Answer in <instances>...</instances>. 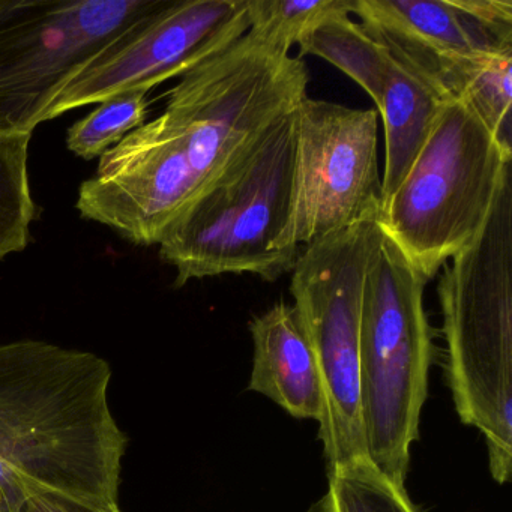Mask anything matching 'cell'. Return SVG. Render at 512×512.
I'll return each instance as SVG.
<instances>
[{
  "label": "cell",
  "mask_w": 512,
  "mask_h": 512,
  "mask_svg": "<svg viewBox=\"0 0 512 512\" xmlns=\"http://www.w3.org/2000/svg\"><path fill=\"white\" fill-rule=\"evenodd\" d=\"M308 512H421L406 487L398 485L368 457L328 470V487Z\"/></svg>",
  "instance_id": "cell-16"
},
{
  "label": "cell",
  "mask_w": 512,
  "mask_h": 512,
  "mask_svg": "<svg viewBox=\"0 0 512 512\" xmlns=\"http://www.w3.org/2000/svg\"><path fill=\"white\" fill-rule=\"evenodd\" d=\"M353 7L355 0H248V34L290 52L320 22Z\"/></svg>",
  "instance_id": "cell-18"
},
{
  "label": "cell",
  "mask_w": 512,
  "mask_h": 512,
  "mask_svg": "<svg viewBox=\"0 0 512 512\" xmlns=\"http://www.w3.org/2000/svg\"><path fill=\"white\" fill-rule=\"evenodd\" d=\"M0 512H7V509H5V503L4 499H2V496H0Z\"/></svg>",
  "instance_id": "cell-22"
},
{
  "label": "cell",
  "mask_w": 512,
  "mask_h": 512,
  "mask_svg": "<svg viewBox=\"0 0 512 512\" xmlns=\"http://www.w3.org/2000/svg\"><path fill=\"white\" fill-rule=\"evenodd\" d=\"M29 512H121L116 502L89 500L53 491H37L26 497Z\"/></svg>",
  "instance_id": "cell-20"
},
{
  "label": "cell",
  "mask_w": 512,
  "mask_h": 512,
  "mask_svg": "<svg viewBox=\"0 0 512 512\" xmlns=\"http://www.w3.org/2000/svg\"><path fill=\"white\" fill-rule=\"evenodd\" d=\"M299 56L325 59L358 83L374 104H379L391 70L392 56L350 14H337L320 22L298 44Z\"/></svg>",
  "instance_id": "cell-14"
},
{
  "label": "cell",
  "mask_w": 512,
  "mask_h": 512,
  "mask_svg": "<svg viewBox=\"0 0 512 512\" xmlns=\"http://www.w3.org/2000/svg\"><path fill=\"white\" fill-rule=\"evenodd\" d=\"M427 283L380 229L362 295V419L368 460L403 487L436 358L424 310Z\"/></svg>",
  "instance_id": "cell-5"
},
{
  "label": "cell",
  "mask_w": 512,
  "mask_h": 512,
  "mask_svg": "<svg viewBox=\"0 0 512 512\" xmlns=\"http://www.w3.org/2000/svg\"><path fill=\"white\" fill-rule=\"evenodd\" d=\"M304 62L253 35L181 77L164 112L101 155L76 208L136 245L170 226L307 97Z\"/></svg>",
  "instance_id": "cell-1"
},
{
  "label": "cell",
  "mask_w": 512,
  "mask_h": 512,
  "mask_svg": "<svg viewBox=\"0 0 512 512\" xmlns=\"http://www.w3.org/2000/svg\"><path fill=\"white\" fill-rule=\"evenodd\" d=\"M254 356L250 391L296 419L322 416V385L310 343L293 305L278 302L250 323Z\"/></svg>",
  "instance_id": "cell-12"
},
{
  "label": "cell",
  "mask_w": 512,
  "mask_h": 512,
  "mask_svg": "<svg viewBox=\"0 0 512 512\" xmlns=\"http://www.w3.org/2000/svg\"><path fill=\"white\" fill-rule=\"evenodd\" d=\"M352 14L392 58L412 68L445 97L446 77L461 59L512 47L494 40L455 0H355Z\"/></svg>",
  "instance_id": "cell-11"
},
{
  "label": "cell",
  "mask_w": 512,
  "mask_h": 512,
  "mask_svg": "<svg viewBox=\"0 0 512 512\" xmlns=\"http://www.w3.org/2000/svg\"><path fill=\"white\" fill-rule=\"evenodd\" d=\"M439 281L445 373L458 418L487 446L497 484L512 473V187L503 182L472 244Z\"/></svg>",
  "instance_id": "cell-3"
},
{
  "label": "cell",
  "mask_w": 512,
  "mask_h": 512,
  "mask_svg": "<svg viewBox=\"0 0 512 512\" xmlns=\"http://www.w3.org/2000/svg\"><path fill=\"white\" fill-rule=\"evenodd\" d=\"M511 146L475 110L446 98L412 169L380 206L377 223L425 280L472 244L503 182Z\"/></svg>",
  "instance_id": "cell-6"
},
{
  "label": "cell",
  "mask_w": 512,
  "mask_h": 512,
  "mask_svg": "<svg viewBox=\"0 0 512 512\" xmlns=\"http://www.w3.org/2000/svg\"><path fill=\"white\" fill-rule=\"evenodd\" d=\"M445 95L403 62L392 58L377 113L385 130L382 203L400 187L424 148Z\"/></svg>",
  "instance_id": "cell-13"
},
{
  "label": "cell",
  "mask_w": 512,
  "mask_h": 512,
  "mask_svg": "<svg viewBox=\"0 0 512 512\" xmlns=\"http://www.w3.org/2000/svg\"><path fill=\"white\" fill-rule=\"evenodd\" d=\"M295 110L278 119L209 187L160 241L175 286L224 274L277 281L295 260L281 251L296 181Z\"/></svg>",
  "instance_id": "cell-4"
},
{
  "label": "cell",
  "mask_w": 512,
  "mask_h": 512,
  "mask_svg": "<svg viewBox=\"0 0 512 512\" xmlns=\"http://www.w3.org/2000/svg\"><path fill=\"white\" fill-rule=\"evenodd\" d=\"M29 134H0V262L31 241L35 203L29 184Z\"/></svg>",
  "instance_id": "cell-17"
},
{
  "label": "cell",
  "mask_w": 512,
  "mask_h": 512,
  "mask_svg": "<svg viewBox=\"0 0 512 512\" xmlns=\"http://www.w3.org/2000/svg\"><path fill=\"white\" fill-rule=\"evenodd\" d=\"M296 181L292 220L281 251L302 247L365 218L382 203L379 113L305 97L295 109Z\"/></svg>",
  "instance_id": "cell-9"
},
{
  "label": "cell",
  "mask_w": 512,
  "mask_h": 512,
  "mask_svg": "<svg viewBox=\"0 0 512 512\" xmlns=\"http://www.w3.org/2000/svg\"><path fill=\"white\" fill-rule=\"evenodd\" d=\"M166 0H0V134H29L107 47Z\"/></svg>",
  "instance_id": "cell-8"
},
{
  "label": "cell",
  "mask_w": 512,
  "mask_h": 512,
  "mask_svg": "<svg viewBox=\"0 0 512 512\" xmlns=\"http://www.w3.org/2000/svg\"><path fill=\"white\" fill-rule=\"evenodd\" d=\"M25 500H23L22 505H20L19 508H17L16 511H14V512H29L28 508H26V506H25Z\"/></svg>",
  "instance_id": "cell-21"
},
{
  "label": "cell",
  "mask_w": 512,
  "mask_h": 512,
  "mask_svg": "<svg viewBox=\"0 0 512 512\" xmlns=\"http://www.w3.org/2000/svg\"><path fill=\"white\" fill-rule=\"evenodd\" d=\"M151 91L134 89L103 101L68 130L67 148L83 160H94L142 127Z\"/></svg>",
  "instance_id": "cell-19"
},
{
  "label": "cell",
  "mask_w": 512,
  "mask_h": 512,
  "mask_svg": "<svg viewBox=\"0 0 512 512\" xmlns=\"http://www.w3.org/2000/svg\"><path fill=\"white\" fill-rule=\"evenodd\" d=\"M379 236L377 217L365 218L304 247L292 269L293 308L322 385L317 424L328 470L368 457L359 335L365 275Z\"/></svg>",
  "instance_id": "cell-7"
},
{
  "label": "cell",
  "mask_w": 512,
  "mask_h": 512,
  "mask_svg": "<svg viewBox=\"0 0 512 512\" xmlns=\"http://www.w3.org/2000/svg\"><path fill=\"white\" fill-rule=\"evenodd\" d=\"M248 29V0H166L100 53L56 97L44 122L182 77L241 40Z\"/></svg>",
  "instance_id": "cell-10"
},
{
  "label": "cell",
  "mask_w": 512,
  "mask_h": 512,
  "mask_svg": "<svg viewBox=\"0 0 512 512\" xmlns=\"http://www.w3.org/2000/svg\"><path fill=\"white\" fill-rule=\"evenodd\" d=\"M101 356L38 340L0 344V496L37 491L116 502L127 437Z\"/></svg>",
  "instance_id": "cell-2"
},
{
  "label": "cell",
  "mask_w": 512,
  "mask_h": 512,
  "mask_svg": "<svg viewBox=\"0 0 512 512\" xmlns=\"http://www.w3.org/2000/svg\"><path fill=\"white\" fill-rule=\"evenodd\" d=\"M446 95L469 104L484 124L511 146L512 47H497L458 62Z\"/></svg>",
  "instance_id": "cell-15"
}]
</instances>
